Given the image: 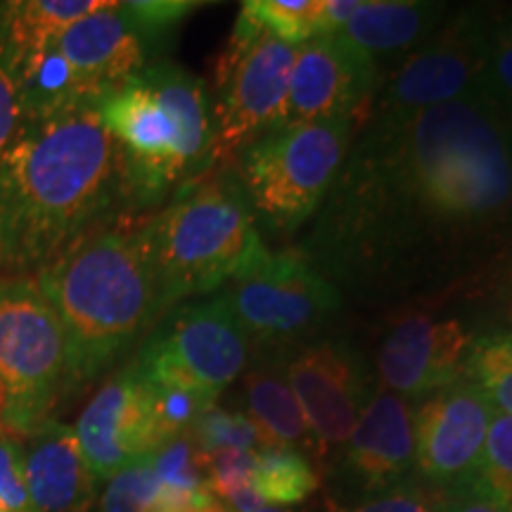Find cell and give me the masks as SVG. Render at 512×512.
Here are the masks:
<instances>
[{
    "mask_svg": "<svg viewBox=\"0 0 512 512\" xmlns=\"http://www.w3.org/2000/svg\"><path fill=\"white\" fill-rule=\"evenodd\" d=\"M242 8L287 46L299 48L316 38L320 0H247Z\"/></svg>",
    "mask_w": 512,
    "mask_h": 512,
    "instance_id": "83f0119b",
    "label": "cell"
},
{
    "mask_svg": "<svg viewBox=\"0 0 512 512\" xmlns=\"http://www.w3.org/2000/svg\"><path fill=\"white\" fill-rule=\"evenodd\" d=\"M446 5L427 0H363L342 36L356 48L375 55L408 53L444 24Z\"/></svg>",
    "mask_w": 512,
    "mask_h": 512,
    "instance_id": "44dd1931",
    "label": "cell"
},
{
    "mask_svg": "<svg viewBox=\"0 0 512 512\" xmlns=\"http://www.w3.org/2000/svg\"><path fill=\"white\" fill-rule=\"evenodd\" d=\"M465 380L496 413L512 418V330H491L472 337L465 358Z\"/></svg>",
    "mask_w": 512,
    "mask_h": 512,
    "instance_id": "d4e9b609",
    "label": "cell"
},
{
    "mask_svg": "<svg viewBox=\"0 0 512 512\" xmlns=\"http://www.w3.org/2000/svg\"><path fill=\"white\" fill-rule=\"evenodd\" d=\"M64 392V332L36 278H0V434L31 437Z\"/></svg>",
    "mask_w": 512,
    "mask_h": 512,
    "instance_id": "52a82bcc",
    "label": "cell"
},
{
    "mask_svg": "<svg viewBox=\"0 0 512 512\" xmlns=\"http://www.w3.org/2000/svg\"><path fill=\"white\" fill-rule=\"evenodd\" d=\"M112 0H12L0 3V64L17 72L46 50L74 22L107 8Z\"/></svg>",
    "mask_w": 512,
    "mask_h": 512,
    "instance_id": "7402d4cb",
    "label": "cell"
},
{
    "mask_svg": "<svg viewBox=\"0 0 512 512\" xmlns=\"http://www.w3.org/2000/svg\"><path fill=\"white\" fill-rule=\"evenodd\" d=\"M285 377L323 451L347 444L375 396V377L354 344L320 337L283 358Z\"/></svg>",
    "mask_w": 512,
    "mask_h": 512,
    "instance_id": "4fadbf2b",
    "label": "cell"
},
{
    "mask_svg": "<svg viewBox=\"0 0 512 512\" xmlns=\"http://www.w3.org/2000/svg\"><path fill=\"white\" fill-rule=\"evenodd\" d=\"M337 482L358 503L415 479V401L375 392L342 446Z\"/></svg>",
    "mask_w": 512,
    "mask_h": 512,
    "instance_id": "9a60e30c",
    "label": "cell"
},
{
    "mask_svg": "<svg viewBox=\"0 0 512 512\" xmlns=\"http://www.w3.org/2000/svg\"><path fill=\"white\" fill-rule=\"evenodd\" d=\"M204 8V3H192V0H133V3H121L124 15L131 19L133 27L143 36L147 48L157 46L164 36H169L185 17L195 10Z\"/></svg>",
    "mask_w": 512,
    "mask_h": 512,
    "instance_id": "f546056e",
    "label": "cell"
},
{
    "mask_svg": "<svg viewBox=\"0 0 512 512\" xmlns=\"http://www.w3.org/2000/svg\"><path fill=\"white\" fill-rule=\"evenodd\" d=\"M318 486V470L304 453L285 446H268L256 451L254 489L264 505L285 508V505L304 503L316 494Z\"/></svg>",
    "mask_w": 512,
    "mask_h": 512,
    "instance_id": "cb8c5ba5",
    "label": "cell"
},
{
    "mask_svg": "<svg viewBox=\"0 0 512 512\" xmlns=\"http://www.w3.org/2000/svg\"><path fill=\"white\" fill-rule=\"evenodd\" d=\"M505 105V102H503ZM505 110H508V117H510V126H512V105H505Z\"/></svg>",
    "mask_w": 512,
    "mask_h": 512,
    "instance_id": "60d3db41",
    "label": "cell"
},
{
    "mask_svg": "<svg viewBox=\"0 0 512 512\" xmlns=\"http://www.w3.org/2000/svg\"><path fill=\"white\" fill-rule=\"evenodd\" d=\"M247 415L259 427L266 446H285L306 458H323L325 451L313 437L309 420L290 389L283 358H264L261 366L245 370L242 377Z\"/></svg>",
    "mask_w": 512,
    "mask_h": 512,
    "instance_id": "ffe728a7",
    "label": "cell"
},
{
    "mask_svg": "<svg viewBox=\"0 0 512 512\" xmlns=\"http://www.w3.org/2000/svg\"><path fill=\"white\" fill-rule=\"evenodd\" d=\"M512 233V126L491 91L368 114L299 242L339 297L413 304L494 264Z\"/></svg>",
    "mask_w": 512,
    "mask_h": 512,
    "instance_id": "6da1fadb",
    "label": "cell"
},
{
    "mask_svg": "<svg viewBox=\"0 0 512 512\" xmlns=\"http://www.w3.org/2000/svg\"><path fill=\"white\" fill-rule=\"evenodd\" d=\"M297 48L273 38L245 8L216 62V166L287 117Z\"/></svg>",
    "mask_w": 512,
    "mask_h": 512,
    "instance_id": "9c48e42d",
    "label": "cell"
},
{
    "mask_svg": "<svg viewBox=\"0 0 512 512\" xmlns=\"http://www.w3.org/2000/svg\"><path fill=\"white\" fill-rule=\"evenodd\" d=\"M491 271H496L498 275H501L503 285L512 283V233H510V238L505 240L501 252L496 254L494 264H491Z\"/></svg>",
    "mask_w": 512,
    "mask_h": 512,
    "instance_id": "8d00e7d4",
    "label": "cell"
},
{
    "mask_svg": "<svg viewBox=\"0 0 512 512\" xmlns=\"http://www.w3.org/2000/svg\"><path fill=\"white\" fill-rule=\"evenodd\" d=\"M380 83L377 60L342 34L316 36L297 48L285 121L366 119Z\"/></svg>",
    "mask_w": 512,
    "mask_h": 512,
    "instance_id": "2e32d148",
    "label": "cell"
},
{
    "mask_svg": "<svg viewBox=\"0 0 512 512\" xmlns=\"http://www.w3.org/2000/svg\"><path fill=\"white\" fill-rule=\"evenodd\" d=\"M489 91L512 105V10H496L489 53Z\"/></svg>",
    "mask_w": 512,
    "mask_h": 512,
    "instance_id": "4dcf8cb0",
    "label": "cell"
},
{
    "mask_svg": "<svg viewBox=\"0 0 512 512\" xmlns=\"http://www.w3.org/2000/svg\"><path fill=\"white\" fill-rule=\"evenodd\" d=\"M159 479L150 458L128 465L107 484L100 501V512H155Z\"/></svg>",
    "mask_w": 512,
    "mask_h": 512,
    "instance_id": "f1b7e54d",
    "label": "cell"
},
{
    "mask_svg": "<svg viewBox=\"0 0 512 512\" xmlns=\"http://www.w3.org/2000/svg\"><path fill=\"white\" fill-rule=\"evenodd\" d=\"M22 107H19L17 76L12 69L0 64V162L22 131Z\"/></svg>",
    "mask_w": 512,
    "mask_h": 512,
    "instance_id": "836d02e7",
    "label": "cell"
},
{
    "mask_svg": "<svg viewBox=\"0 0 512 512\" xmlns=\"http://www.w3.org/2000/svg\"><path fill=\"white\" fill-rule=\"evenodd\" d=\"M15 76L24 124L55 117L83 102H100L83 88L55 43L19 64Z\"/></svg>",
    "mask_w": 512,
    "mask_h": 512,
    "instance_id": "603a6c76",
    "label": "cell"
},
{
    "mask_svg": "<svg viewBox=\"0 0 512 512\" xmlns=\"http://www.w3.org/2000/svg\"><path fill=\"white\" fill-rule=\"evenodd\" d=\"M74 432L98 479H112L169 444L152 411L150 389L131 366L102 384L83 408Z\"/></svg>",
    "mask_w": 512,
    "mask_h": 512,
    "instance_id": "5bb4252c",
    "label": "cell"
},
{
    "mask_svg": "<svg viewBox=\"0 0 512 512\" xmlns=\"http://www.w3.org/2000/svg\"><path fill=\"white\" fill-rule=\"evenodd\" d=\"M200 512H228V510L223 508V505H221L219 501H211L209 505H204V508H202Z\"/></svg>",
    "mask_w": 512,
    "mask_h": 512,
    "instance_id": "74e56055",
    "label": "cell"
},
{
    "mask_svg": "<svg viewBox=\"0 0 512 512\" xmlns=\"http://www.w3.org/2000/svg\"><path fill=\"white\" fill-rule=\"evenodd\" d=\"M496 10L470 5L456 10L415 48L377 91L368 114L418 112L489 91V53Z\"/></svg>",
    "mask_w": 512,
    "mask_h": 512,
    "instance_id": "8fae6325",
    "label": "cell"
},
{
    "mask_svg": "<svg viewBox=\"0 0 512 512\" xmlns=\"http://www.w3.org/2000/svg\"><path fill=\"white\" fill-rule=\"evenodd\" d=\"M467 491H477L501 505L505 512H512V418L494 413V420L486 434L484 456L479 463L475 482Z\"/></svg>",
    "mask_w": 512,
    "mask_h": 512,
    "instance_id": "484cf974",
    "label": "cell"
},
{
    "mask_svg": "<svg viewBox=\"0 0 512 512\" xmlns=\"http://www.w3.org/2000/svg\"><path fill=\"white\" fill-rule=\"evenodd\" d=\"M55 46L95 100H102L150 64V48L124 15L121 3H110L74 22Z\"/></svg>",
    "mask_w": 512,
    "mask_h": 512,
    "instance_id": "ac0fdd59",
    "label": "cell"
},
{
    "mask_svg": "<svg viewBox=\"0 0 512 512\" xmlns=\"http://www.w3.org/2000/svg\"><path fill=\"white\" fill-rule=\"evenodd\" d=\"M138 233L159 318L192 294L219 290L266 252L252 204L230 164L178 190Z\"/></svg>",
    "mask_w": 512,
    "mask_h": 512,
    "instance_id": "5b68a950",
    "label": "cell"
},
{
    "mask_svg": "<svg viewBox=\"0 0 512 512\" xmlns=\"http://www.w3.org/2000/svg\"><path fill=\"white\" fill-rule=\"evenodd\" d=\"M472 332L458 318L413 313L394 323L377 351V377L389 392L422 401L465 380Z\"/></svg>",
    "mask_w": 512,
    "mask_h": 512,
    "instance_id": "e0dca14e",
    "label": "cell"
},
{
    "mask_svg": "<svg viewBox=\"0 0 512 512\" xmlns=\"http://www.w3.org/2000/svg\"><path fill=\"white\" fill-rule=\"evenodd\" d=\"M358 128L356 117L283 121L242 147L233 169L240 176L256 223L275 235H294L311 223Z\"/></svg>",
    "mask_w": 512,
    "mask_h": 512,
    "instance_id": "8992f818",
    "label": "cell"
},
{
    "mask_svg": "<svg viewBox=\"0 0 512 512\" xmlns=\"http://www.w3.org/2000/svg\"><path fill=\"white\" fill-rule=\"evenodd\" d=\"M444 512H505L489 498L479 496L477 491H460L456 496L444 498Z\"/></svg>",
    "mask_w": 512,
    "mask_h": 512,
    "instance_id": "d590c367",
    "label": "cell"
},
{
    "mask_svg": "<svg viewBox=\"0 0 512 512\" xmlns=\"http://www.w3.org/2000/svg\"><path fill=\"white\" fill-rule=\"evenodd\" d=\"M437 496L415 484H406L389 494L368 498L356 503L354 508H332V512H434Z\"/></svg>",
    "mask_w": 512,
    "mask_h": 512,
    "instance_id": "d6a6232c",
    "label": "cell"
},
{
    "mask_svg": "<svg viewBox=\"0 0 512 512\" xmlns=\"http://www.w3.org/2000/svg\"><path fill=\"white\" fill-rule=\"evenodd\" d=\"M0 503L10 512H34L24 484L22 446L0 434Z\"/></svg>",
    "mask_w": 512,
    "mask_h": 512,
    "instance_id": "1f68e13d",
    "label": "cell"
},
{
    "mask_svg": "<svg viewBox=\"0 0 512 512\" xmlns=\"http://www.w3.org/2000/svg\"><path fill=\"white\" fill-rule=\"evenodd\" d=\"M0 512H10V510H8V508H5V505H3V503H0Z\"/></svg>",
    "mask_w": 512,
    "mask_h": 512,
    "instance_id": "b9f144b4",
    "label": "cell"
},
{
    "mask_svg": "<svg viewBox=\"0 0 512 512\" xmlns=\"http://www.w3.org/2000/svg\"><path fill=\"white\" fill-rule=\"evenodd\" d=\"M124 162L126 204L147 209L216 169V121L207 86L188 69L150 62L98 102Z\"/></svg>",
    "mask_w": 512,
    "mask_h": 512,
    "instance_id": "277c9868",
    "label": "cell"
},
{
    "mask_svg": "<svg viewBox=\"0 0 512 512\" xmlns=\"http://www.w3.org/2000/svg\"><path fill=\"white\" fill-rule=\"evenodd\" d=\"M363 0H320L316 17V36L342 34L344 27L361 8Z\"/></svg>",
    "mask_w": 512,
    "mask_h": 512,
    "instance_id": "e575fe53",
    "label": "cell"
},
{
    "mask_svg": "<svg viewBox=\"0 0 512 512\" xmlns=\"http://www.w3.org/2000/svg\"><path fill=\"white\" fill-rule=\"evenodd\" d=\"M503 292H505V299H508V309H510V318H512V283L503 285Z\"/></svg>",
    "mask_w": 512,
    "mask_h": 512,
    "instance_id": "f35d334b",
    "label": "cell"
},
{
    "mask_svg": "<svg viewBox=\"0 0 512 512\" xmlns=\"http://www.w3.org/2000/svg\"><path fill=\"white\" fill-rule=\"evenodd\" d=\"M254 512H292V510H287V508H275V505H261V508L254 510Z\"/></svg>",
    "mask_w": 512,
    "mask_h": 512,
    "instance_id": "ab89813d",
    "label": "cell"
},
{
    "mask_svg": "<svg viewBox=\"0 0 512 512\" xmlns=\"http://www.w3.org/2000/svg\"><path fill=\"white\" fill-rule=\"evenodd\" d=\"M494 408L460 380L415 403V477L434 496H456L475 482Z\"/></svg>",
    "mask_w": 512,
    "mask_h": 512,
    "instance_id": "7c38bea8",
    "label": "cell"
},
{
    "mask_svg": "<svg viewBox=\"0 0 512 512\" xmlns=\"http://www.w3.org/2000/svg\"><path fill=\"white\" fill-rule=\"evenodd\" d=\"M190 439L195 441L202 456L221 451H261V448H268L259 427L247 413L228 411L216 403L192 425Z\"/></svg>",
    "mask_w": 512,
    "mask_h": 512,
    "instance_id": "4316f807",
    "label": "cell"
},
{
    "mask_svg": "<svg viewBox=\"0 0 512 512\" xmlns=\"http://www.w3.org/2000/svg\"><path fill=\"white\" fill-rule=\"evenodd\" d=\"M24 484L34 512H88L98 477L88 467L72 427L50 420L22 448Z\"/></svg>",
    "mask_w": 512,
    "mask_h": 512,
    "instance_id": "d6986e66",
    "label": "cell"
},
{
    "mask_svg": "<svg viewBox=\"0 0 512 512\" xmlns=\"http://www.w3.org/2000/svg\"><path fill=\"white\" fill-rule=\"evenodd\" d=\"M36 275L64 332V392L105 373L159 320L138 228H95Z\"/></svg>",
    "mask_w": 512,
    "mask_h": 512,
    "instance_id": "3957f363",
    "label": "cell"
},
{
    "mask_svg": "<svg viewBox=\"0 0 512 512\" xmlns=\"http://www.w3.org/2000/svg\"><path fill=\"white\" fill-rule=\"evenodd\" d=\"M119 204L124 162L98 102L24 124L0 162V278L43 271Z\"/></svg>",
    "mask_w": 512,
    "mask_h": 512,
    "instance_id": "7a4b0ae2",
    "label": "cell"
},
{
    "mask_svg": "<svg viewBox=\"0 0 512 512\" xmlns=\"http://www.w3.org/2000/svg\"><path fill=\"white\" fill-rule=\"evenodd\" d=\"M249 354L252 349L221 294L159 318L131 368L147 382L178 384L216 401L245 375Z\"/></svg>",
    "mask_w": 512,
    "mask_h": 512,
    "instance_id": "30bf717a",
    "label": "cell"
},
{
    "mask_svg": "<svg viewBox=\"0 0 512 512\" xmlns=\"http://www.w3.org/2000/svg\"><path fill=\"white\" fill-rule=\"evenodd\" d=\"M249 349L285 358L316 339L342 309V297L309 264L299 247L266 252L230 280L223 294Z\"/></svg>",
    "mask_w": 512,
    "mask_h": 512,
    "instance_id": "ba28073f",
    "label": "cell"
}]
</instances>
